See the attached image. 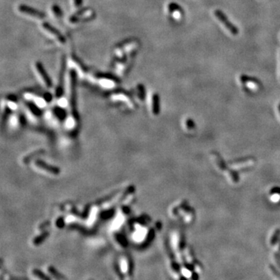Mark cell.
Returning a JSON list of instances; mask_svg holds the SVG:
<instances>
[{
    "label": "cell",
    "mask_w": 280,
    "mask_h": 280,
    "mask_svg": "<svg viewBox=\"0 0 280 280\" xmlns=\"http://www.w3.org/2000/svg\"><path fill=\"white\" fill-rule=\"evenodd\" d=\"M94 16H95V13L91 8H84L73 14L70 17V22L76 23L86 21V20L93 19Z\"/></svg>",
    "instance_id": "obj_1"
},
{
    "label": "cell",
    "mask_w": 280,
    "mask_h": 280,
    "mask_svg": "<svg viewBox=\"0 0 280 280\" xmlns=\"http://www.w3.org/2000/svg\"><path fill=\"white\" fill-rule=\"evenodd\" d=\"M214 14L216 16V17L223 24L224 27L228 30L229 33H231L233 35H237L239 34V29L233 23L229 21L223 12L220 10H216L214 12Z\"/></svg>",
    "instance_id": "obj_2"
},
{
    "label": "cell",
    "mask_w": 280,
    "mask_h": 280,
    "mask_svg": "<svg viewBox=\"0 0 280 280\" xmlns=\"http://www.w3.org/2000/svg\"><path fill=\"white\" fill-rule=\"evenodd\" d=\"M74 5L76 7H80L83 5V0H74Z\"/></svg>",
    "instance_id": "obj_11"
},
{
    "label": "cell",
    "mask_w": 280,
    "mask_h": 280,
    "mask_svg": "<svg viewBox=\"0 0 280 280\" xmlns=\"http://www.w3.org/2000/svg\"><path fill=\"white\" fill-rule=\"evenodd\" d=\"M159 97L158 94H154L153 97V109L155 114H157L159 111Z\"/></svg>",
    "instance_id": "obj_9"
},
{
    "label": "cell",
    "mask_w": 280,
    "mask_h": 280,
    "mask_svg": "<svg viewBox=\"0 0 280 280\" xmlns=\"http://www.w3.org/2000/svg\"><path fill=\"white\" fill-rule=\"evenodd\" d=\"M35 66H36V69H37V72H39L40 74V76L42 78L43 81L45 83V85L48 86V87H51V86H52V82H51V78L49 77V76L47 73L46 70H45V67L42 65L41 62H36V64H35Z\"/></svg>",
    "instance_id": "obj_5"
},
{
    "label": "cell",
    "mask_w": 280,
    "mask_h": 280,
    "mask_svg": "<svg viewBox=\"0 0 280 280\" xmlns=\"http://www.w3.org/2000/svg\"><path fill=\"white\" fill-rule=\"evenodd\" d=\"M65 70H66V59L63 58L62 61L60 74H59V83H58V88H57V94H58V96L62 95V88H63L62 87V86H63V78H64Z\"/></svg>",
    "instance_id": "obj_6"
},
{
    "label": "cell",
    "mask_w": 280,
    "mask_h": 280,
    "mask_svg": "<svg viewBox=\"0 0 280 280\" xmlns=\"http://www.w3.org/2000/svg\"><path fill=\"white\" fill-rule=\"evenodd\" d=\"M52 10L54 15L56 16H58V17H61L62 16V10H61V8L58 6H57V5H54V6H53Z\"/></svg>",
    "instance_id": "obj_10"
},
{
    "label": "cell",
    "mask_w": 280,
    "mask_h": 280,
    "mask_svg": "<svg viewBox=\"0 0 280 280\" xmlns=\"http://www.w3.org/2000/svg\"><path fill=\"white\" fill-rule=\"evenodd\" d=\"M42 27L45 31H47L49 34H51L52 36H54L59 42L62 43V44H64V43L66 42V37H65L64 36L59 32V31H58L55 27L51 25L50 23H43Z\"/></svg>",
    "instance_id": "obj_4"
},
{
    "label": "cell",
    "mask_w": 280,
    "mask_h": 280,
    "mask_svg": "<svg viewBox=\"0 0 280 280\" xmlns=\"http://www.w3.org/2000/svg\"><path fill=\"white\" fill-rule=\"evenodd\" d=\"M240 80H241V83H253L255 84V85L260 84L258 80H257L256 78L246 76V75H241Z\"/></svg>",
    "instance_id": "obj_7"
},
{
    "label": "cell",
    "mask_w": 280,
    "mask_h": 280,
    "mask_svg": "<svg viewBox=\"0 0 280 280\" xmlns=\"http://www.w3.org/2000/svg\"><path fill=\"white\" fill-rule=\"evenodd\" d=\"M18 10H19V12L22 13L27 14V15L31 16H33V17L35 18L43 19V18H45V16H46L45 14L43 12L37 10V9H34V8L33 7H30L29 6L24 5V4L19 5V7H18Z\"/></svg>",
    "instance_id": "obj_3"
},
{
    "label": "cell",
    "mask_w": 280,
    "mask_h": 280,
    "mask_svg": "<svg viewBox=\"0 0 280 280\" xmlns=\"http://www.w3.org/2000/svg\"><path fill=\"white\" fill-rule=\"evenodd\" d=\"M278 110H279V114H280V104H279V106H278Z\"/></svg>",
    "instance_id": "obj_12"
},
{
    "label": "cell",
    "mask_w": 280,
    "mask_h": 280,
    "mask_svg": "<svg viewBox=\"0 0 280 280\" xmlns=\"http://www.w3.org/2000/svg\"><path fill=\"white\" fill-rule=\"evenodd\" d=\"M168 9L169 11L171 12V13H182V9L178 4L174 3V2H171L168 5Z\"/></svg>",
    "instance_id": "obj_8"
}]
</instances>
